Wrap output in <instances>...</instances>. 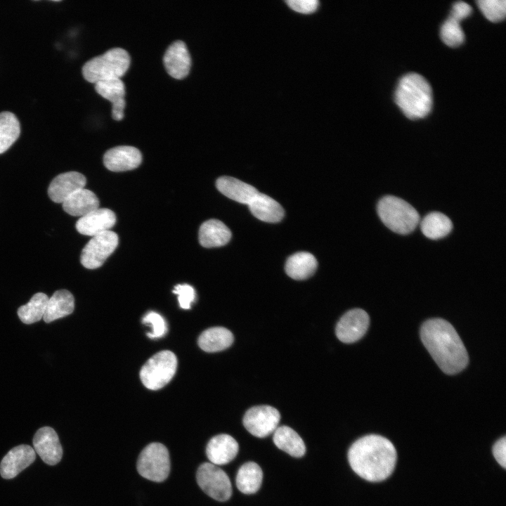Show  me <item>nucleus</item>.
Returning a JSON list of instances; mask_svg holds the SVG:
<instances>
[{"instance_id":"31","label":"nucleus","mask_w":506,"mask_h":506,"mask_svg":"<svg viewBox=\"0 0 506 506\" xmlns=\"http://www.w3.org/2000/svg\"><path fill=\"white\" fill-rule=\"evenodd\" d=\"M48 297L43 292L34 294L30 300L18 309L20 320L25 324H32L39 321L45 313Z\"/></svg>"},{"instance_id":"16","label":"nucleus","mask_w":506,"mask_h":506,"mask_svg":"<svg viewBox=\"0 0 506 506\" xmlns=\"http://www.w3.org/2000/svg\"><path fill=\"white\" fill-rule=\"evenodd\" d=\"M34 450L28 445H20L10 450L0 464V474L4 479H12L35 460Z\"/></svg>"},{"instance_id":"18","label":"nucleus","mask_w":506,"mask_h":506,"mask_svg":"<svg viewBox=\"0 0 506 506\" xmlns=\"http://www.w3.org/2000/svg\"><path fill=\"white\" fill-rule=\"evenodd\" d=\"M239 446L231 436L221 434L212 437L206 447L207 457L215 465H226L238 454Z\"/></svg>"},{"instance_id":"33","label":"nucleus","mask_w":506,"mask_h":506,"mask_svg":"<svg viewBox=\"0 0 506 506\" xmlns=\"http://www.w3.org/2000/svg\"><path fill=\"white\" fill-rule=\"evenodd\" d=\"M476 4L485 17L491 22L501 21L505 17V0H479Z\"/></svg>"},{"instance_id":"2","label":"nucleus","mask_w":506,"mask_h":506,"mask_svg":"<svg viewBox=\"0 0 506 506\" xmlns=\"http://www.w3.org/2000/svg\"><path fill=\"white\" fill-rule=\"evenodd\" d=\"M421 339L443 372L454 375L467 365V351L458 334L446 320L432 318L425 321L420 330Z\"/></svg>"},{"instance_id":"15","label":"nucleus","mask_w":506,"mask_h":506,"mask_svg":"<svg viewBox=\"0 0 506 506\" xmlns=\"http://www.w3.org/2000/svg\"><path fill=\"white\" fill-rule=\"evenodd\" d=\"M85 176L77 171H68L56 176L48 188L49 198L54 202L63 203L77 190L84 188Z\"/></svg>"},{"instance_id":"23","label":"nucleus","mask_w":506,"mask_h":506,"mask_svg":"<svg viewBox=\"0 0 506 506\" xmlns=\"http://www.w3.org/2000/svg\"><path fill=\"white\" fill-rule=\"evenodd\" d=\"M231 238L230 229L221 221L209 219L200 226L198 239L205 247H221L227 244Z\"/></svg>"},{"instance_id":"13","label":"nucleus","mask_w":506,"mask_h":506,"mask_svg":"<svg viewBox=\"0 0 506 506\" xmlns=\"http://www.w3.org/2000/svg\"><path fill=\"white\" fill-rule=\"evenodd\" d=\"M163 62L171 77L177 79L185 78L191 67V58L186 44L180 40L173 42L167 49Z\"/></svg>"},{"instance_id":"9","label":"nucleus","mask_w":506,"mask_h":506,"mask_svg":"<svg viewBox=\"0 0 506 506\" xmlns=\"http://www.w3.org/2000/svg\"><path fill=\"white\" fill-rule=\"evenodd\" d=\"M118 240V235L111 231L93 236L82 251L81 264L89 269L99 268L115 251Z\"/></svg>"},{"instance_id":"8","label":"nucleus","mask_w":506,"mask_h":506,"mask_svg":"<svg viewBox=\"0 0 506 506\" xmlns=\"http://www.w3.org/2000/svg\"><path fill=\"white\" fill-rule=\"evenodd\" d=\"M196 480L200 488L216 500L226 501L231 496V481L217 465L210 462L202 464L197 469Z\"/></svg>"},{"instance_id":"25","label":"nucleus","mask_w":506,"mask_h":506,"mask_svg":"<svg viewBox=\"0 0 506 506\" xmlns=\"http://www.w3.org/2000/svg\"><path fill=\"white\" fill-rule=\"evenodd\" d=\"M273 440L280 450L294 458L302 457L306 452L305 444L301 436L291 427L280 426L273 432Z\"/></svg>"},{"instance_id":"22","label":"nucleus","mask_w":506,"mask_h":506,"mask_svg":"<svg viewBox=\"0 0 506 506\" xmlns=\"http://www.w3.org/2000/svg\"><path fill=\"white\" fill-rule=\"evenodd\" d=\"M251 213L258 219L270 223H275L282 220L284 209L282 206L272 197L258 193L248 204Z\"/></svg>"},{"instance_id":"36","label":"nucleus","mask_w":506,"mask_h":506,"mask_svg":"<svg viewBox=\"0 0 506 506\" xmlns=\"http://www.w3.org/2000/svg\"><path fill=\"white\" fill-rule=\"evenodd\" d=\"M286 3L292 10L301 13L314 12L319 4L318 0H287Z\"/></svg>"},{"instance_id":"4","label":"nucleus","mask_w":506,"mask_h":506,"mask_svg":"<svg viewBox=\"0 0 506 506\" xmlns=\"http://www.w3.org/2000/svg\"><path fill=\"white\" fill-rule=\"evenodd\" d=\"M129 65L130 56L127 51L121 48H114L87 61L82 67V74L86 81L96 84L100 81L120 79Z\"/></svg>"},{"instance_id":"28","label":"nucleus","mask_w":506,"mask_h":506,"mask_svg":"<svg viewBox=\"0 0 506 506\" xmlns=\"http://www.w3.org/2000/svg\"><path fill=\"white\" fill-rule=\"evenodd\" d=\"M263 472L254 462L242 465L238 471L235 483L238 490L244 494L255 493L261 487Z\"/></svg>"},{"instance_id":"21","label":"nucleus","mask_w":506,"mask_h":506,"mask_svg":"<svg viewBox=\"0 0 506 506\" xmlns=\"http://www.w3.org/2000/svg\"><path fill=\"white\" fill-rule=\"evenodd\" d=\"M62 204L68 214L82 217L97 209L99 200L91 190L84 188L72 193Z\"/></svg>"},{"instance_id":"24","label":"nucleus","mask_w":506,"mask_h":506,"mask_svg":"<svg viewBox=\"0 0 506 506\" xmlns=\"http://www.w3.org/2000/svg\"><path fill=\"white\" fill-rule=\"evenodd\" d=\"M74 308V299L70 292L66 290L56 291L47 302L43 319L51 323L72 313Z\"/></svg>"},{"instance_id":"1","label":"nucleus","mask_w":506,"mask_h":506,"mask_svg":"<svg viewBox=\"0 0 506 506\" xmlns=\"http://www.w3.org/2000/svg\"><path fill=\"white\" fill-rule=\"evenodd\" d=\"M396 450L385 437L369 434L356 440L349 448L348 460L353 472L372 482L388 478L393 472Z\"/></svg>"},{"instance_id":"10","label":"nucleus","mask_w":506,"mask_h":506,"mask_svg":"<svg viewBox=\"0 0 506 506\" xmlns=\"http://www.w3.org/2000/svg\"><path fill=\"white\" fill-rule=\"evenodd\" d=\"M280 415L270 406H257L247 410L243 417V425L253 436L264 438L277 429Z\"/></svg>"},{"instance_id":"29","label":"nucleus","mask_w":506,"mask_h":506,"mask_svg":"<svg viewBox=\"0 0 506 506\" xmlns=\"http://www.w3.org/2000/svg\"><path fill=\"white\" fill-rule=\"evenodd\" d=\"M422 233L428 238L437 240L446 236L451 231L453 223L444 214L438 212L427 214L420 222Z\"/></svg>"},{"instance_id":"32","label":"nucleus","mask_w":506,"mask_h":506,"mask_svg":"<svg viewBox=\"0 0 506 506\" xmlns=\"http://www.w3.org/2000/svg\"><path fill=\"white\" fill-rule=\"evenodd\" d=\"M460 20L450 15L441 27V38L448 46L457 47L465 40L464 32Z\"/></svg>"},{"instance_id":"7","label":"nucleus","mask_w":506,"mask_h":506,"mask_svg":"<svg viewBox=\"0 0 506 506\" xmlns=\"http://www.w3.org/2000/svg\"><path fill=\"white\" fill-rule=\"evenodd\" d=\"M137 470L143 477L155 482H162L170 472L169 454L165 446L152 443L141 452L137 460Z\"/></svg>"},{"instance_id":"5","label":"nucleus","mask_w":506,"mask_h":506,"mask_svg":"<svg viewBox=\"0 0 506 506\" xmlns=\"http://www.w3.org/2000/svg\"><path fill=\"white\" fill-rule=\"evenodd\" d=\"M378 215L384 224L392 231L402 235L411 233L420 221V215L408 202L392 195L379 200Z\"/></svg>"},{"instance_id":"17","label":"nucleus","mask_w":506,"mask_h":506,"mask_svg":"<svg viewBox=\"0 0 506 506\" xmlns=\"http://www.w3.org/2000/svg\"><path fill=\"white\" fill-rule=\"evenodd\" d=\"M116 223L115 213L107 208L97 209L80 217L75 225L77 231L84 235L95 236L109 231Z\"/></svg>"},{"instance_id":"37","label":"nucleus","mask_w":506,"mask_h":506,"mask_svg":"<svg viewBox=\"0 0 506 506\" xmlns=\"http://www.w3.org/2000/svg\"><path fill=\"white\" fill-rule=\"evenodd\" d=\"M493 454L496 461L503 467H506V438L498 439L493 446Z\"/></svg>"},{"instance_id":"35","label":"nucleus","mask_w":506,"mask_h":506,"mask_svg":"<svg viewBox=\"0 0 506 506\" xmlns=\"http://www.w3.org/2000/svg\"><path fill=\"white\" fill-rule=\"evenodd\" d=\"M173 292L178 295V300L181 308L189 309L195 298L193 287L188 284L177 285L174 287Z\"/></svg>"},{"instance_id":"34","label":"nucleus","mask_w":506,"mask_h":506,"mask_svg":"<svg viewBox=\"0 0 506 506\" xmlns=\"http://www.w3.org/2000/svg\"><path fill=\"white\" fill-rule=\"evenodd\" d=\"M143 323L150 324L153 331L147 335L150 338L162 337L167 332V325L164 319L157 313L150 311L145 314L142 319Z\"/></svg>"},{"instance_id":"26","label":"nucleus","mask_w":506,"mask_h":506,"mask_svg":"<svg viewBox=\"0 0 506 506\" xmlns=\"http://www.w3.org/2000/svg\"><path fill=\"white\" fill-rule=\"evenodd\" d=\"M315 257L309 252H297L290 256L285 264L286 273L294 280H305L311 276L317 268Z\"/></svg>"},{"instance_id":"38","label":"nucleus","mask_w":506,"mask_h":506,"mask_svg":"<svg viewBox=\"0 0 506 506\" xmlns=\"http://www.w3.org/2000/svg\"><path fill=\"white\" fill-rule=\"evenodd\" d=\"M472 11V9L468 4L464 1H458L453 4L450 15L461 21L468 17Z\"/></svg>"},{"instance_id":"27","label":"nucleus","mask_w":506,"mask_h":506,"mask_svg":"<svg viewBox=\"0 0 506 506\" xmlns=\"http://www.w3.org/2000/svg\"><path fill=\"white\" fill-rule=\"evenodd\" d=\"M233 340V335L229 330L214 327L201 333L198 338V345L205 351L217 352L228 348Z\"/></svg>"},{"instance_id":"3","label":"nucleus","mask_w":506,"mask_h":506,"mask_svg":"<svg viewBox=\"0 0 506 506\" xmlns=\"http://www.w3.org/2000/svg\"><path fill=\"white\" fill-rule=\"evenodd\" d=\"M395 102L411 119L426 117L432 107V91L422 75L411 72L401 78L395 91Z\"/></svg>"},{"instance_id":"30","label":"nucleus","mask_w":506,"mask_h":506,"mask_svg":"<svg viewBox=\"0 0 506 506\" xmlns=\"http://www.w3.org/2000/svg\"><path fill=\"white\" fill-rule=\"evenodd\" d=\"M20 122L11 112H0V154L6 152L18 138Z\"/></svg>"},{"instance_id":"11","label":"nucleus","mask_w":506,"mask_h":506,"mask_svg":"<svg viewBox=\"0 0 506 506\" xmlns=\"http://www.w3.org/2000/svg\"><path fill=\"white\" fill-rule=\"evenodd\" d=\"M369 323V316L364 310L351 309L338 321L335 328L336 336L344 343L355 342L365 334Z\"/></svg>"},{"instance_id":"14","label":"nucleus","mask_w":506,"mask_h":506,"mask_svg":"<svg viewBox=\"0 0 506 506\" xmlns=\"http://www.w3.org/2000/svg\"><path fill=\"white\" fill-rule=\"evenodd\" d=\"M142 161L139 150L129 145L112 148L105 153L103 163L112 171H125L138 167Z\"/></svg>"},{"instance_id":"12","label":"nucleus","mask_w":506,"mask_h":506,"mask_svg":"<svg viewBox=\"0 0 506 506\" xmlns=\"http://www.w3.org/2000/svg\"><path fill=\"white\" fill-rule=\"evenodd\" d=\"M34 451L46 464L55 465L63 455V449L56 431L50 427L39 429L33 439Z\"/></svg>"},{"instance_id":"19","label":"nucleus","mask_w":506,"mask_h":506,"mask_svg":"<svg viewBox=\"0 0 506 506\" xmlns=\"http://www.w3.org/2000/svg\"><path fill=\"white\" fill-rule=\"evenodd\" d=\"M95 90L102 97L111 102L112 118L117 121L122 119L126 102L125 86L122 79H113L96 82Z\"/></svg>"},{"instance_id":"6","label":"nucleus","mask_w":506,"mask_h":506,"mask_svg":"<svg viewBox=\"0 0 506 506\" xmlns=\"http://www.w3.org/2000/svg\"><path fill=\"white\" fill-rule=\"evenodd\" d=\"M177 368L175 354L168 350L155 353L148 360L140 371L143 385L151 390H157L167 384L173 378Z\"/></svg>"},{"instance_id":"20","label":"nucleus","mask_w":506,"mask_h":506,"mask_svg":"<svg viewBox=\"0 0 506 506\" xmlns=\"http://www.w3.org/2000/svg\"><path fill=\"white\" fill-rule=\"evenodd\" d=\"M217 189L227 197L248 205L259 193L252 186L231 176H221L216 181Z\"/></svg>"}]
</instances>
